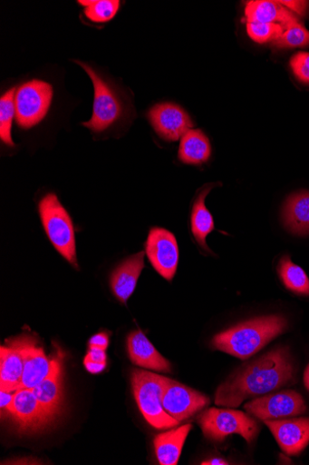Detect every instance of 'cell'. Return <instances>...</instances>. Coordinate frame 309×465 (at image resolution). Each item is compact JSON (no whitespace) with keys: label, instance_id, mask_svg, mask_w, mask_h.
Instances as JSON below:
<instances>
[{"label":"cell","instance_id":"obj_6","mask_svg":"<svg viewBox=\"0 0 309 465\" xmlns=\"http://www.w3.org/2000/svg\"><path fill=\"white\" fill-rule=\"evenodd\" d=\"M76 63L91 76L95 92L92 117L82 125L97 134L105 132L122 117L123 101L113 84L94 68L82 62Z\"/></svg>","mask_w":309,"mask_h":465},{"label":"cell","instance_id":"obj_36","mask_svg":"<svg viewBox=\"0 0 309 465\" xmlns=\"http://www.w3.org/2000/svg\"><path fill=\"white\" fill-rule=\"evenodd\" d=\"M304 383L307 391H309V364L306 367L304 374Z\"/></svg>","mask_w":309,"mask_h":465},{"label":"cell","instance_id":"obj_8","mask_svg":"<svg viewBox=\"0 0 309 465\" xmlns=\"http://www.w3.org/2000/svg\"><path fill=\"white\" fill-rule=\"evenodd\" d=\"M24 359V372L19 390H34L36 386L51 377L62 366V358H49L37 344L34 337L22 335L14 338Z\"/></svg>","mask_w":309,"mask_h":465},{"label":"cell","instance_id":"obj_15","mask_svg":"<svg viewBox=\"0 0 309 465\" xmlns=\"http://www.w3.org/2000/svg\"><path fill=\"white\" fill-rule=\"evenodd\" d=\"M127 348L132 363L157 371H171L170 363L161 356L140 330L129 334Z\"/></svg>","mask_w":309,"mask_h":465},{"label":"cell","instance_id":"obj_24","mask_svg":"<svg viewBox=\"0 0 309 465\" xmlns=\"http://www.w3.org/2000/svg\"><path fill=\"white\" fill-rule=\"evenodd\" d=\"M278 273L283 283L289 291L308 297L309 279L304 270L293 263L288 256L280 261Z\"/></svg>","mask_w":309,"mask_h":465},{"label":"cell","instance_id":"obj_13","mask_svg":"<svg viewBox=\"0 0 309 465\" xmlns=\"http://www.w3.org/2000/svg\"><path fill=\"white\" fill-rule=\"evenodd\" d=\"M149 118L156 134L168 142L182 139L194 124L184 109L170 103L155 105L150 111Z\"/></svg>","mask_w":309,"mask_h":465},{"label":"cell","instance_id":"obj_28","mask_svg":"<svg viewBox=\"0 0 309 465\" xmlns=\"http://www.w3.org/2000/svg\"><path fill=\"white\" fill-rule=\"evenodd\" d=\"M248 35L257 44L275 41L285 31V27L278 24H265L258 22H246Z\"/></svg>","mask_w":309,"mask_h":465},{"label":"cell","instance_id":"obj_2","mask_svg":"<svg viewBox=\"0 0 309 465\" xmlns=\"http://www.w3.org/2000/svg\"><path fill=\"white\" fill-rule=\"evenodd\" d=\"M281 315L255 318L214 336L212 347L240 360H247L286 331Z\"/></svg>","mask_w":309,"mask_h":465},{"label":"cell","instance_id":"obj_31","mask_svg":"<svg viewBox=\"0 0 309 465\" xmlns=\"http://www.w3.org/2000/svg\"><path fill=\"white\" fill-rule=\"evenodd\" d=\"M0 406H2L3 415L5 413L6 417L11 416L13 405L14 401V392L3 391L0 393Z\"/></svg>","mask_w":309,"mask_h":465},{"label":"cell","instance_id":"obj_25","mask_svg":"<svg viewBox=\"0 0 309 465\" xmlns=\"http://www.w3.org/2000/svg\"><path fill=\"white\" fill-rule=\"evenodd\" d=\"M277 49H295L309 46V31L295 20L285 27L282 35L274 41Z\"/></svg>","mask_w":309,"mask_h":465},{"label":"cell","instance_id":"obj_14","mask_svg":"<svg viewBox=\"0 0 309 465\" xmlns=\"http://www.w3.org/2000/svg\"><path fill=\"white\" fill-rule=\"evenodd\" d=\"M264 422L287 455L297 456L309 444V418L267 420Z\"/></svg>","mask_w":309,"mask_h":465},{"label":"cell","instance_id":"obj_17","mask_svg":"<svg viewBox=\"0 0 309 465\" xmlns=\"http://www.w3.org/2000/svg\"><path fill=\"white\" fill-rule=\"evenodd\" d=\"M8 346L2 347L0 354V389L3 391H18L24 372V359L14 340Z\"/></svg>","mask_w":309,"mask_h":465},{"label":"cell","instance_id":"obj_5","mask_svg":"<svg viewBox=\"0 0 309 465\" xmlns=\"http://www.w3.org/2000/svg\"><path fill=\"white\" fill-rule=\"evenodd\" d=\"M198 421L204 436L216 442H223L232 435H240L250 444L259 431L255 419L236 410L211 408L203 411Z\"/></svg>","mask_w":309,"mask_h":465},{"label":"cell","instance_id":"obj_1","mask_svg":"<svg viewBox=\"0 0 309 465\" xmlns=\"http://www.w3.org/2000/svg\"><path fill=\"white\" fill-rule=\"evenodd\" d=\"M295 370L287 348H276L247 362L220 385L215 403L228 408L239 407L245 401L289 386Z\"/></svg>","mask_w":309,"mask_h":465},{"label":"cell","instance_id":"obj_7","mask_svg":"<svg viewBox=\"0 0 309 465\" xmlns=\"http://www.w3.org/2000/svg\"><path fill=\"white\" fill-rule=\"evenodd\" d=\"M53 98L51 84L34 79L21 86L15 94V116L23 129H30L46 117Z\"/></svg>","mask_w":309,"mask_h":465},{"label":"cell","instance_id":"obj_33","mask_svg":"<svg viewBox=\"0 0 309 465\" xmlns=\"http://www.w3.org/2000/svg\"><path fill=\"white\" fill-rule=\"evenodd\" d=\"M86 359L99 363H107V355L104 350L90 346Z\"/></svg>","mask_w":309,"mask_h":465},{"label":"cell","instance_id":"obj_21","mask_svg":"<svg viewBox=\"0 0 309 465\" xmlns=\"http://www.w3.org/2000/svg\"><path fill=\"white\" fill-rule=\"evenodd\" d=\"M32 391L43 409L54 420L61 412L64 401L63 366Z\"/></svg>","mask_w":309,"mask_h":465},{"label":"cell","instance_id":"obj_4","mask_svg":"<svg viewBox=\"0 0 309 465\" xmlns=\"http://www.w3.org/2000/svg\"><path fill=\"white\" fill-rule=\"evenodd\" d=\"M39 214L43 229L55 249L71 265L78 269L73 224L54 193L40 201Z\"/></svg>","mask_w":309,"mask_h":465},{"label":"cell","instance_id":"obj_27","mask_svg":"<svg viewBox=\"0 0 309 465\" xmlns=\"http://www.w3.org/2000/svg\"><path fill=\"white\" fill-rule=\"evenodd\" d=\"M85 7V16L95 23H106L112 20L120 9L118 0H93V2H79Z\"/></svg>","mask_w":309,"mask_h":465},{"label":"cell","instance_id":"obj_18","mask_svg":"<svg viewBox=\"0 0 309 465\" xmlns=\"http://www.w3.org/2000/svg\"><path fill=\"white\" fill-rule=\"evenodd\" d=\"M283 221L292 233L309 235V192H298L288 197L283 210Z\"/></svg>","mask_w":309,"mask_h":465},{"label":"cell","instance_id":"obj_16","mask_svg":"<svg viewBox=\"0 0 309 465\" xmlns=\"http://www.w3.org/2000/svg\"><path fill=\"white\" fill-rule=\"evenodd\" d=\"M145 253L140 252L123 262L111 274V285L115 297L126 304L134 292L145 267Z\"/></svg>","mask_w":309,"mask_h":465},{"label":"cell","instance_id":"obj_22","mask_svg":"<svg viewBox=\"0 0 309 465\" xmlns=\"http://www.w3.org/2000/svg\"><path fill=\"white\" fill-rule=\"evenodd\" d=\"M216 184L205 185L196 197L191 215L192 233L198 243L205 250L209 251L206 239L214 230L213 218L206 206L205 201Z\"/></svg>","mask_w":309,"mask_h":465},{"label":"cell","instance_id":"obj_10","mask_svg":"<svg viewBox=\"0 0 309 465\" xmlns=\"http://www.w3.org/2000/svg\"><path fill=\"white\" fill-rule=\"evenodd\" d=\"M208 397L165 377L162 405L168 414L179 421L188 420L209 404Z\"/></svg>","mask_w":309,"mask_h":465},{"label":"cell","instance_id":"obj_34","mask_svg":"<svg viewBox=\"0 0 309 465\" xmlns=\"http://www.w3.org/2000/svg\"><path fill=\"white\" fill-rule=\"evenodd\" d=\"M84 366H85V369L92 372V373H94V374H97V373H100V372H102L105 368H106V365L107 363H99V362H95V361H92L91 360H88V359H84Z\"/></svg>","mask_w":309,"mask_h":465},{"label":"cell","instance_id":"obj_29","mask_svg":"<svg viewBox=\"0 0 309 465\" xmlns=\"http://www.w3.org/2000/svg\"><path fill=\"white\" fill-rule=\"evenodd\" d=\"M295 75L301 82L309 84V53H297L290 60Z\"/></svg>","mask_w":309,"mask_h":465},{"label":"cell","instance_id":"obj_19","mask_svg":"<svg viewBox=\"0 0 309 465\" xmlns=\"http://www.w3.org/2000/svg\"><path fill=\"white\" fill-rule=\"evenodd\" d=\"M245 13L246 22L278 24L284 27L298 20L295 14L279 2H271V0H252L246 5Z\"/></svg>","mask_w":309,"mask_h":465},{"label":"cell","instance_id":"obj_32","mask_svg":"<svg viewBox=\"0 0 309 465\" xmlns=\"http://www.w3.org/2000/svg\"><path fill=\"white\" fill-rule=\"evenodd\" d=\"M109 343V334L104 331L93 335L90 341V346L96 347L104 351L108 349Z\"/></svg>","mask_w":309,"mask_h":465},{"label":"cell","instance_id":"obj_12","mask_svg":"<svg viewBox=\"0 0 309 465\" xmlns=\"http://www.w3.org/2000/svg\"><path fill=\"white\" fill-rule=\"evenodd\" d=\"M19 432L36 433L46 429L53 420L43 409L32 390L23 389L14 392L11 416Z\"/></svg>","mask_w":309,"mask_h":465},{"label":"cell","instance_id":"obj_11","mask_svg":"<svg viewBox=\"0 0 309 465\" xmlns=\"http://www.w3.org/2000/svg\"><path fill=\"white\" fill-rule=\"evenodd\" d=\"M146 252L157 272L170 282L179 262V248L175 236L164 229L153 228L146 242Z\"/></svg>","mask_w":309,"mask_h":465},{"label":"cell","instance_id":"obj_23","mask_svg":"<svg viewBox=\"0 0 309 465\" xmlns=\"http://www.w3.org/2000/svg\"><path fill=\"white\" fill-rule=\"evenodd\" d=\"M211 154L208 137L199 130H190L181 140L179 159L188 164L207 162Z\"/></svg>","mask_w":309,"mask_h":465},{"label":"cell","instance_id":"obj_9","mask_svg":"<svg viewBox=\"0 0 309 465\" xmlns=\"http://www.w3.org/2000/svg\"><path fill=\"white\" fill-rule=\"evenodd\" d=\"M252 416L262 420H278L303 414L306 405L302 396L294 391L256 398L245 405Z\"/></svg>","mask_w":309,"mask_h":465},{"label":"cell","instance_id":"obj_26","mask_svg":"<svg viewBox=\"0 0 309 465\" xmlns=\"http://www.w3.org/2000/svg\"><path fill=\"white\" fill-rule=\"evenodd\" d=\"M15 94L16 90L12 89L0 99V138L9 146H14L12 125L15 115Z\"/></svg>","mask_w":309,"mask_h":465},{"label":"cell","instance_id":"obj_3","mask_svg":"<svg viewBox=\"0 0 309 465\" xmlns=\"http://www.w3.org/2000/svg\"><path fill=\"white\" fill-rule=\"evenodd\" d=\"M165 377L147 371L135 369L131 372V386L140 411L156 430L178 427L180 421L166 412L162 405Z\"/></svg>","mask_w":309,"mask_h":465},{"label":"cell","instance_id":"obj_30","mask_svg":"<svg viewBox=\"0 0 309 465\" xmlns=\"http://www.w3.org/2000/svg\"><path fill=\"white\" fill-rule=\"evenodd\" d=\"M283 6H285L286 9H288L293 14H296L300 16H304L309 7V3L307 2H291V0H288V2H279Z\"/></svg>","mask_w":309,"mask_h":465},{"label":"cell","instance_id":"obj_20","mask_svg":"<svg viewBox=\"0 0 309 465\" xmlns=\"http://www.w3.org/2000/svg\"><path fill=\"white\" fill-rule=\"evenodd\" d=\"M191 430V425H185L159 434L155 438L154 446L159 464L176 465L179 463L183 447Z\"/></svg>","mask_w":309,"mask_h":465},{"label":"cell","instance_id":"obj_35","mask_svg":"<svg viewBox=\"0 0 309 465\" xmlns=\"http://www.w3.org/2000/svg\"><path fill=\"white\" fill-rule=\"evenodd\" d=\"M202 464H211V465H217V464H220V465H225V464H229L227 463V461L224 460L223 459H211L209 460H207V461H204Z\"/></svg>","mask_w":309,"mask_h":465}]
</instances>
